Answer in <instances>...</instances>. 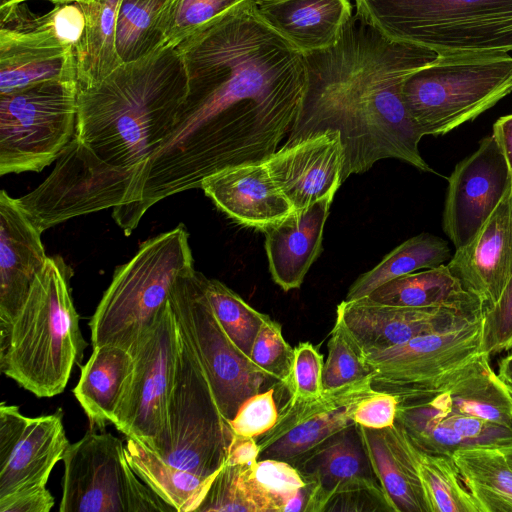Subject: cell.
Wrapping results in <instances>:
<instances>
[{"label": "cell", "mask_w": 512, "mask_h": 512, "mask_svg": "<svg viewBox=\"0 0 512 512\" xmlns=\"http://www.w3.org/2000/svg\"><path fill=\"white\" fill-rule=\"evenodd\" d=\"M255 3L242 2L176 46L187 95L172 134L132 180L120 209L126 233L161 200L225 169L266 161L290 133L306 90L304 55Z\"/></svg>", "instance_id": "cell-1"}, {"label": "cell", "mask_w": 512, "mask_h": 512, "mask_svg": "<svg viewBox=\"0 0 512 512\" xmlns=\"http://www.w3.org/2000/svg\"><path fill=\"white\" fill-rule=\"evenodd\" d=\"M436 56L385 36L355 13L334 45L304 55L306 90L284 143L338 131L345 152L342 183L387 158L434 173L420 154L423 135L407 110L402 88L412 72Z\"/></svg>", "instance_id": "cell-2"}, {"label": "cell", "mask_w": 512, "mask_h": 512, "mask_svg": "<svg viewBox=\"0 0 512 512\" xmlns=\"http://www.w3.org/2000/svg\"><path fill=\"white\" fill-rule=\"evenodd\" d=\"M187 90L182 58L166 44L78 87L75 138L101 162L135 176L172 134Z\"/></svg>", "instance_id": "cell-3"}, {"label": "cell", "mask_w": 512, "mask_h": 512, "mask_svg": "<svg viewBox=\"0 0 512 512\" xmlns=\"http://www.w3.org/2000/svg\"><path fill=\"white\" fill-rule=\"evenodd\" d=\"M398 399L396 422L425 453L512 444V399L487 354Z\"/></svg>", "instance_id": "cell-4"}, {"label": "cell", "mask_w": 512, "mask_h": 512, "mask_svg": "<svg viewBox=\"0 0 512 512\" xmlns=\"http://www.w3.org/2000/svg\"><path fill=\"white\" fill-rule=\"evenodd\" d=\"M72 275L60 255L48 256L13 320L0 327L2 373L37 397L62 393L87 346L71 294Z\"/></svg>", "instance_id": "cell-5"}, {"label": "cell", "mask_w": 512, "mask_h": 512, "mask_svg": "<svg viewBox=\"0 0 512 512\" xmlns=\"http://www.w3.org/2000/svg\"><path fill=\"white\" fill-rule=\"evenodd\" d=\"M385 36L436 54L512 51V0H355Z\"/></svg>", "instance_id": "cell-6"}, {"label": "cell", "mask_w": 512, "mask_h": 512, "mask_svg": "<svg viewBox=\"0 0 512 512\" xmlns=\"http://www.w3.org/2000/svg\"><path fill=\"white\" fill-rule=\"evenodd\" d=\"M192 269L183 224L143 242L116 268L91 317L92 347L111 344L130 351L156 321L175 281Z\"/></svg>", "instance_id": "cell-7"}, {"label": "cell", "mask_w": 512, "mask_h": 512, "mask_svg": "<svg viewBox=\"0 0 512 512\" xmlns=\"http://www.w3.org/2000/svg\"><path fill=\"white\" fill-rule=\"evenodd\" d=\"M407 110L423 136H442L473 121L512 92L505 52L437 54L403 83Z\"/></svg>", "instance_id": "cell-8"}, {"label": "cell", "mask_w": 512, "mask_h": 512, "mask_svg": "<svg viewBox=\"0 0 512 512\" xmlns=\"http://www.w3.org/2000/svg\"><path fill=\"white\" fill-rule=\"evenodd\" d=\"M232 437L203 365L178 325L166 433L157 455L175 467L210 477L225 464Z\"/></svg>", "instance_id": "cell-9"}, {"label": "cell", "mask_w": 512, "mask_h": 512, "mask_svg": "<svg viewBox=\"0 0 512 512\" xmlns=\"http://www.w3.org/2000/svg\"><path fill=\"white\" fill-rule=\"evenodd\" d=\"M78 82L48 81L0 95V175L39 172L76 134Z\"/></svg>", "instance_id": "cell-10"}, {"label": "cell", "mask_w": 512, "mask_h": 512, "mask_svg": "<svg viewBox=\"0 0 512 512\" xmlns=\"http://www.w3.org/2000/svg\"><path fill=\"white\" fill-rule=\"evenodd\" d=\"M60 512H171L131 467L126 446L90 427L63 455Z\"/></svg>", "instance_id": "cell-11"}, {"label": "cell", "mask_w": 512, "mask_h": 512, "mask_svg": "<svg viewBox=\"0 0 512 512\" xmlns=\"http://www.w3.org/2000/svg\"><path fill=\"white\" fill-rule=\"evenodd\" d=\"M205 278L195 269L182 274L172 286L168 301L229 423L241 403L261 391L267 378L234 345L219 323L206 296Z\"/></svg>", "instance_id": "cell-12"}, {"label": "cell", "mask_w": 512, "mask_h": 512, "mask_svg": "<svg viewBox=\"0 0 512 512\" xmlns=\"http://www.w3.org/2000/svg\"><path fill=\"white\" fill-rule=\"evenodd\" d=\"M133 178V172L101 162L74 137L48 177L17 200L43 233L74 217L121 208Z\"/></svg>", "instance_id": "cell-13"}, {"label": "cell", "mask_w": 512, "mask_h": 512, "mask_svg": "<svg viewBox=\"0 0 512 512\" xmlns=\"http://www.w3.org/2000/svg\"><path fill=\"white\" fill-rule=\"evenodd\" d=\"M129 352L132 371L113 425L126 438L158 454L165 439L178 352V325L168 300L152 327Z\"/></svg>", "instance_id": "cell-14"}, {"label": "cell", "mask_w": 512, "mask_h": 512, "mask_svg": "<svg viewBox=\"0 0 512 512\" xmlns=\"http://www.w3.org/2000/svg\"><path fill=\"white\" fill-rule=\"evenodd\" d=\"M0 7V95L48 81H77L75 48L58 35L50 12Z\"/></svg>", "instance_id": "cell-15"}, {"label": "cell", "mask_w": 512, "mask_h": 512, "mask_svg": "<svg viewBox=\"0 0 512 512\" xmlns=\"http://www.w3.org/2000/svg\"><path fill=\"white\" fill-rule=\"evenodd\" d=\"M482 325L483 315L453 329L364 354L374 389L400 398L465 364L481 353Z\"/></svg>", "instance_id": "cell-16"}, {"label": "cell", "mask_w": 512, "mask_h": 512, "mask_svg": "<svg viewBox=\"0 0 512 512\" xmlns=\"http://www.w3.org/2000/svg\"><path fill=\"white\" fill-rule=\"evenodd\" d=\"M377 390L372 374L338 388L324 390L307 400L288 399L273 428L258 437L260 458L292 462L340 431L354 424L358 404Z\"/></svg>", "instance_id": "cell-17"}, {"label": "cell", "mask_w": 512, "mask_h": 512, "mask_svg": "<svg viewBox=\"0 0 512 512\" xmlns=\"http://www.w3.org/2000/svg\"><path fill=\"white\" fill-rule=\"evenodd\" d=\"M61 411L29 417L0 405V498L46 486L69 445Z\"/></svg>", "instance_id": "cell-18"}, {"label": "cell", "mask_w": 512, "mask_h": 512, "mask_svg": "<svg viewBox=\"0 0 512 512\" xmlns=\"http://www.w3.org/2000/svg\"><path fill=\"white\" fill-rule=\"evenodd\" d=\"M512 181L493 135L454 167L448 178L442 227L455 249L465 245L497 207Z\"/></svg>", "instance_id": "cell-19"}, {"label": "cell", "mask_w": 512, "mask_h": 512, "mask_svg": "<svg viewBox=\"0 0 512 512\" xmlns=\"http://www.w3.org/2000/svg\"><path fill=\"white\" fill-rule=\"evenodd\" d=\"M483 313L449 307L390 305L363 297L340 302L336 320L367 354L397 346L417 336L456 328L480 318Z\"/></svg>", "instance_id": "cell-20"}, {"label": "cell", "mask_w": 512, "mask_h": 512, "mask_svg": "<svg viewBox=\"0 0 512 512\" xmlns=\"http://www.w3.org/2000/svg\"><path fill=\"white\" fill-rule=\"evenodd\" d=\"M345 152L341 135L327 129L283 143L265 162L293 211L302 210L341 186Z\"/></svg>", "instance_id": "cell-21"}, {"label": "cell", "mask_w": 512, "mask_h": 512, "mask_svg": "<svg viewBox=\"0 0 512 512\" xmlns=\"http://www.w3.org/2000/svg\"><path fill=\"white\" fill-rule=\"evenodd\" d=\"M290 463L309 487L305 512H324L334 497L352 492H370L385 498L355 425Z\"/></svg>", "instance_id": "cell-22"}, {"label": "cell", "mask_w": 512, "mask_h": 512, "mask_svg": "<svg viewBox=\"0 0 512 512\" xmlns=\"http://www.w3.org/2000/svg\"><path fill=\"white\" fill-rule=\"evenodd\" d=\"M447 266L485 308L496 303L512 276V181L491 215L456 249Z\"/></svg>", "instance_id": "cell-23"}, {"label": "cell", "mask_w": 512, "mask_h": 512, "mask_svg": "<svg viewBox=\"0 0 512 512\" xmlns=\"http://www.w3.org/2000/svg\"><path fill=\"white\" fill-rule=\"evenodd\" d=\"M42 232L5 190L0 192V327L8 325L47 261Z\"/></svg>", "instance_id": "cell-24"}, {"label": "cell", "mask_w": 512, "mask_h": 512, "mask_svg": "<svg viewBox=\"0 0 512 512\" xmlns=\"http://www.w3.org/2000/svg\"><path fill=\"white\" fill-rule=\"evenodd\" d=\"M200 188L228 217L264 232L293 212L265 161L225 169L204 179Z\"/></svg>", "instance_id": "cell-25"}, {"label": "cell", "mask_w": 512, "mask_h": 512, "mask_svg": "<svg viewBox=\"0 0 512 512\" xmlns=\"http://www.w3.org/2000/svg\"><path fill=\"white\" fill-rule=\"evenodd\" d=\"M334 194L293 211L265 231V250L274 282L284 291L300 288L322 252L324 226Z\"/></svg>", "instance_id": "cell-26"}, {"label": "cell", "mask_w": 512, "mask_h": 512, "mask_svg": "<svg viewBox=\"0 0 512 512\" xmlns=\"http://www.w3.org/2000/svg\"><path fill=\"white\" fill-rule=\"evenodd\" d=\"M372 470L392 512H428L416 473L418 448L396 422L382 430L356 425Z\"/></svg>", "instance_id": "cell-27"}, {"label": "cell", "mask_w": 512, "mask_h": 512, "mask_svg": "<svg viewBox=\"0 0 512 512\" xmlns=\"http://www.w3.org/2000/svg\"><path fill=\"white\" fill-rule=\"evenodd\" d=\"M262 20L303 55L334 45L352 17L349 0H256Z\"/></svg>", "instance_id": "cell-28"}, {"label": "cell", "mask_w": 512, "mask_h": 512, "mask_svg": "<svg viewBox=\"0 0 512 512\" xmlns=\"http://www.w3.org/2000/svg\"><path fill=\"white\" fill-rule=\"evenodd\" d=\"M132 366V354L120 346L93 347L73 390L90 427L103 430L114 423Z\"/></svg>", "instance_id": "cell-29"}, {"label": "cell", "mask_w": 512, "mask_h": 512, "mask_svg": "<svg viewBox=\"0 0 512 512\" xmlns=\"http://www.w3.org/2000/svg\"><path fill=\"white\" fill-rule=\"evenodd\" d=\"M373 301L410 307H449L483 312V303L464 289L447 264L393 279L368 296Z\"/></svg>", "instance_id": "cell-30"}, {"label": "cell", "mask_w": 512, "mask_h": 512, "mask_svg": "<svg viewBox=\"0 0 512 512\" xmlns=\"http://www.w3.org/2000/svg\"><path fill=\"white\" fill-rule=\"evenodd\" d=\"M80 3L85 27L76 45L78 87L97 84L123 64L116 44V20L120 0Z\"/></svg>", "instance_id": "cell-31"}, {"label": "cell", "mask_w": 512, "mask_h": 512, "mask_svg": "<svg viewBox=\"0 0 512 512\" xmlns=\"http://www.w3.org/2000/svg\"><path fill=\"white\" fill-rule=\"evenodd\" d=\"M125 446L131 467L147 486L176 512H197L217 473L203 477L175 467L131 438Z\"/></svg>", "instance_id": "cell-32"}, {"label": "cell", "mask_w": 512, "mask_h": 512, "mask_svg": "<svg viewBox=\"0 0 512 512\" xmlns=\"http://www.w3.org/2000/svg\"><path fill=\"white\" fill-rule=\"evenodd\" d=\"M452 458L480 512H512V468L500 448H463Z\"/></svg>", "instance_id": "cell-33"}, {"label": "cell", "mask_w": 512, "mask_h": 512, "mask_svg": "<svg viewBox=\"0 0 512 512\" xmlns=\"http://www.w3.org/2000/svg\"><path fill=\"white\" fill-rule=\"evenodd\" d=\"M452 255L447 241L436 235L413 236L389 252L374 268L361 274L348 289L345 300L366 297L393 279L448 263Z\"/></svg>", "instance_id": "cell-34"}, {"label": "cell", "mask_w": 512, "mask_h": 512, "mask_svg": "<svg viewBox=\"0 0 512 512\" xmlns=\"http://www.w3.org/2000/svg\"><path fill=\"white\" fill-rule=\"evenodd\" d=\"M172 0H120L116 44L123 63L141 59L166 45Z\"/></svg>", "instance_id": "cell-35"}, {"label": "cell", "mask_w": 512, "mask_h": 512, "mask_svg": "<svg viewBox=\"0 0 512 512\" xmlns=\"http://www.w3.org/2000/svg\"><path fill=\"white\" fill-rule=\"evenodd\" d=\"M416 472L428 512H480L451 456L418 449Z\"/></svg>", "instance_id": "cell-36"}, {"label": "cell", "mask_w": 512, "mask_h": 512, "mask_svg": "<svg viewBox=\"0 0 512 512\" xmlns=\"http://www.w3.org/2000/svg\"><path fill=\"white\" fill-rule=\"evenodd\" d=\"M276 512L250 472V466L224 464L197 512Z\"/></svg>", "instance_id": "cell-37"}, {"label": "cell", "mask_w": 512, "mask_h": 512, "mask_svg": "<svg viewBox=\"0 0 512 512\" xmlns=\"http://www.w3.org/2000/svg\"><path fill=\"white\" fill-rule=\"evenodd\" d=\"M205 292L224 331L234 345L249 358L254 339L269 316L254 309L219 280L206 277Z\"/></svg>", "instance_id": "cell-38"}, {"label": "cell", "mask_w": 512, "mask_h": 512, "mask_svg": "<svg viewBox=\"0 0 512 512\" xmlns=\"http://www.w3.org/2000/svg\"><path fill=\"white\" fill-rule=\"evenodd\" d=\"M323 368V389H334L357 382L371 374L364 353L344 325L335 320L328 341Z\"/></svg>", "instance_id": "cell-39"}, {"label": "cell", "mask_w": 512, "mask_h": 512, "mask_svg": "<svg viewBox=\"0 0 512 512\" xmlns=\"http://www.w3.org/2000/svg\"><path fill=\"white\" fill-rule=\"evenodd\" d=\"M293 356L294 348L285 340L282 326L269 316L254 339L251 362L267 379H274L288 389Z\"/></svg>", "instance_id": "cell-40"}, {"label": "cell", "mask_w": 512, "mask_h": 512, "mask_svg": "<svg viewBox=\"0 0 512 512\" xmlns=\"http://www.w3.org/2000/svg\"><path fill=\"white\" fill-rule=\"evenodd\" d=\"M245 1L248 0H172L166 44L177 46L195 31Z\"/></svg>", "instance_id": "cell-41"}, {"label": "cell", "mask_w": 512, "mask_h": 512, "mask_svg": "<svg viewBox=\"0 0 512 512\" xmlns=\"http://www.w3.org/2000/svg\"><path fill=\"white\" fill-rule=\"evenodd\" d=\"M250 472L276 512H282L285 503L307 485L299 471L284 460L259 459L250 466Z\"/></svg>", "instance_id": "cell-42"}, {"label": "cell", "mask_w": 512, "mask_h": 512, "mask_svg": "<svg viewBox=\"0 0 512 512\" xmlns=\"http://www.w3.org/2000/svg\"><path fill=\"white\" fill-rule=\"evenodd\" d=\"M324 358L310 342L294 347L292 371L288 392L290 399L307 400L322 395Z\"/></svg>", "instance_id": "cell-43"}, {"label": "cell", "mask_w": 512, "mask_h": 512, "mask_svg": "<svg viewBox=\"0 0 512 512\" xmlns=\"http://www.w3.org/2000/svg\"><path fill=\"white\" fill-rule=\"evenodd\" d=\"M512 349V276L501 296L483 313L480 352L489 356Z\"/></svg>", "instance_id": "cell-44"}, {"label": "cell", "mask_w": 512, "mask_h": 512, "mask_svg": "<svg viewBox=\"0 0 512 512\" xmlns=\"http://www.w3.org/2000/svg\"><path fill=\"white\" fill-rule=\"evenodd\" d=\"M278 415L274 389L269 388L245 399L229 421V426L235 435L258 438L273 428Z\"/></svg>", "instance_id": "cell-45"}, {"label": "cell", "mask_w": 512, "mask_h": 512, "mask_svg": "<svg viewBox=\"0 0 512 512\" xmlns=\"http://www.w3.org/2000/svg\"><path fill=\"white\" fill-rule=\"evenodd\" d=\"M399 399L388 392L376 391L356 407L353 422L369 429L382 430L396 423Z\"/></svg>", "instance_id": "cell-46"}, {"label": "cell", "mask_w": 512, "mask_h": 512, "mask_svg": "<svg viewBox=\"0 0 512 512\" xmlns=\"http://www.w3.org/2000/svg\"><path fill=\"white\" fill-rule=\"evenodd\" d=\"M54 498L46 486L14 492L0 498V512H49Z\"/></svg>", "instance_id": "cell-47"}, {"label": "cell", "mask_w": 512, "mask_h": 512, "mask_svg": "<svg viewBox=\"0 0 512 512\" xmlns=\"http://www.w3.org/2000/svg\"><path fill=\"white\" fill-rule=\"evenodd\" d=\"M260 458V448L256 438L233 434L225 464L252 466Z\"/></svg>", "instance_id": "cell-48"}, {"label": "cell", "mask_w": 512, "mask_h": 512, "mask_svg": "<svg viewBox=\"0 0 512 512\" xmlns=\"http://www.w3.org/2000/svg\"><path fill=\"white\" fill-rule=\"evenodd\" d=\"M492 135L503 151L512 174V114L502 116L495 121Z\"/></svg>", "instance_id": "cell-49"}, {"label": "cell", "mask_w": 512, "mask_h": 512, "mask_svg": "<svg viewBox=\"0 0 512 512\" xmlns=\"http://www.w3.org/2000/svg\"><path fill=\"white\" fill-rule=\"evenodd\" d=\"M497 375L506 386L512 387V353L499 361Z\"/></svg>", "instance_id": "cell-50"}, {"label": "cell", "mask_w": 512, "mask_h": 512, "mask_svg": "<svg viewBox=\"0 0 512 512\" xmlns=\"http://www.w3.org/2000/svg\"><path fill=\"white\" fill-rule=\"evenodd\" d=\"M500 449L503 452L507 462L509 463V465L512 468V444H510L508 446H505V447H502Z\"/></svg>", "instance_id": "cell-51"}, {"label": "cell", "mask_w": 512, "mask_h": 512, "mask_svg": "<svg viewBox=\"0 0 512 512\" xmlns=\"http://www.w3.org/2000/svg\"><path fill=\"white\" fill-rule=\"evenodd\" d=\"M28 0H0V7L24 3Z\"/></svg>", "instance_id": "cell-52"}, {"label": "cell", "mask_w": 512, "mask_h": 512, "mask_svg": "<svg viewBox=\"0 0 512 512\" xmlns=\"http://www.w3.org/2000/svg\"><path fill=\"white\" fill-rule=\"evenodd\" d=\"M47 1L56 5V4H65V3H73V2H84V1H89V0H47Z\"/></svg>", "instance_id": "cell-53"}, {"label": "cell", "mask_w": 512, "mask_h": 512, "mask_svg": "<svg viewBox=\"0 0 512 512\" xmlns=\"http://www.w3.org/2000/svg\"><path fill=\"white\" fill-rule=\"evenodd\" d=\"M506 387H507L508 392H509V394L511 396V399H512V387H509V386H506Z\"/></svg>", "instance_id": "cell-54"}]
</instances>
